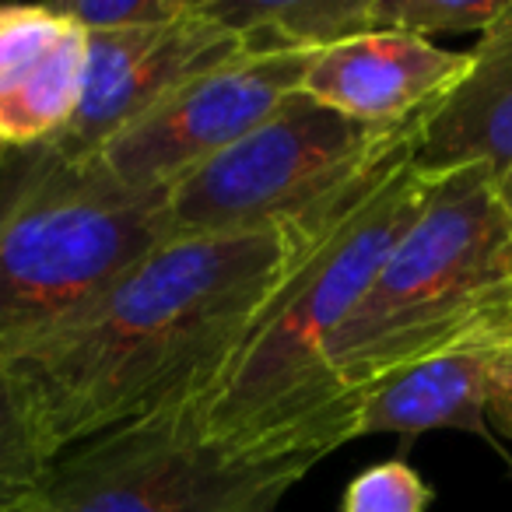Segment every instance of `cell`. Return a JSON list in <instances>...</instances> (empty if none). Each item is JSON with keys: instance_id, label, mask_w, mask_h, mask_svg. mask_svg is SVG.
<instances>
[{"instance_id": "20", "label": "cell", "mask_w": 512, "mask_h": 512, "mask_svg": "<svg viewBox=\"0 0 512 512\" xmlns=\"http://www.w3.org/2000/svg\"><path fill=\"white\" fill-rule=\"evenodd\" d=\"M4 158H8V148H4V144H0V162H4Z\"/></svg>"}, {"instance_id": "12", "label": "cell", "mask_w": 512, "mask_h": 512, "mask_svg": "<svg viewBox=\"0 0 512 512\" xmlns=\"http://www.w3.org/2000/svg\"><path fill=\"white\" fill-rule=\"evenodd\" d=\"M463 81L432 109L414 162L446 172L481 165L495 190L512 186V0L481 32Z\"/></svg>"}, {"instance_id": "14", "label": "cell", "mask_w": 512, "mask_h": 512, "mask_svg": "<svg viewBox=\"0 0 512 512\" xmlns=\"http://www.w3.org/2000/svg\"><path fill=\"white\" fill-rule=\"evenodd\" d=\"M53 460L32 432L18 390L0 362V512H39Z\"/></svg>"}, {"instance_id": "3", "label": "cell", "mask_w": 512, "mask_h": 512, "mask_svg": "<svg viewBox=\"0 0 512 512\" xmlns=\"http://www.w3.org/2000/svg\"><path fill=\"white\" fill-rule=\"evenodd\" d=\"M488 334H512V214L491 172L460 165L435 176L428 204L330 337L327 369L344 390H362Z\"/></svg>"}, {"instance_id": "1", "label": "cell", "mask_w": 512, "mask_h": 512, "mask_svg": "<svg viewBox=\"0 0 512 512\" xmlns=\"http://www.w3.org/2000/svg\"><path fill=\"white\" fill-rule=\"evenodd\" d=\"M292 232L169 239L39 341L0 358L50 460L204 400L274 292Z\"/></svg>"}, {"instance_id": "18", "label": "cell", "mask_w": 512, "mask_h": 512, "mask_svg": "<svg viewBox=\"0 0 512 512\" xmlns=\"http://www.w3.org/2000/svg\"><path fill=\"white\" fill-rule=\"evenodd\" d=\"M488 421H491V428L512 446V348H509V355H505L502 369H498V383H495V397H491Z\"/></svg>"}, {"instance_id": "2", "label": "cell", "mask_w": 512, "mask_h": 512, "mask_svg": "<svg viewBox=\"0 0 512 512\" xmlns=\"http://www.w3.org/2000/svg\"><path fill=\"white\" fill-rule=\"evenodd\" d=\"M418 141L390 155L348 197L295 235L288 267L249 323L214 390L200 400L218 439H358V393L327 369V344L432 197L439 172L414 162Z\"/></svg>"}, {"instance_id": "7", "label": "cell", "mask_w": 512, "mask_h": 512, "mask_svg": "<svg viewBox=\"0 0 512 512\" xmlns=\"http://www.w3.org/2000/svg\"><path fill=\"white\" fill-rule=\"evenodd\" d=\"M309 53H239L186 81L151 113L113 137L99 162L137 193H165L256 130L302 88Z\"/></svg>"}, {"instance_id": "19", "label": "cell", "mask_w": 512, "mask_h": 512, "mask_svg": "<svg viewBox=\"0 0 512 512\" xmlns=\"http://www.w3.org/2000/svg\"><path fill=\"white\" fill-rule=\"evenodd\" d=\"M498 197H502V204L509 207V214H512V186L509 190H498Z\"/></svg>"}, {"instance_id": "5", "label": "cell", "mask_w": 512, "mask_h": 512, "mask_svg": "<svg viewBox=\"0 0 512 512\" xmlns=\"http://www.w3.org/2000/svg\"><path fill=\"white\" fill-rule=\"evenodd\" d=\"M334 449L323 439H218L193 400L57 456L39 512H274Z\"/></svg>"}, {"instance_id": "9", "label": "cell", "mask_w": 512, "mask_h": 512, "mask_svg": "<svg viewBox=\"0 0 512 512\" xmlns=\"http://www.w3.org/2000/svg\"><path fill=\"white\" fill-rule=\"evenodd\" d=\"M470 67V53L407 32H362L309 53L302 88L309 99L369 127H400L428 116Z\"/></svg>"}, {"instance_id": "4", "label": "cell", "mask_w": 512, "mask_h": 512, "mask_svg": "<svg viewBox=\"0 0 512 512\" xmlns=\"http://www.w3.org/2000/svg\"><path fill=\"white\" fill-rule=\"evenodd\" d=\"M169 242L165 193H137L57 144L0 162V358L39 341Z\"/></svg>"}, {"instance_id": "13", "label": "cell", "mask_w": 512, "mask_h": 512, "mask_svg": "<svg viewBox=\"0 0 512 512\" xmlns=\"http://www.w3.org/2000/svg\"><path fill=\"white\" fill-rule=\"evenodd\" d=\"M246 53H320L372 25V0H200Z\"/></svg>"}, {"instance_id": "6", "label": "cell", "mask_w": 512, "mask_h": 512, "mask_svg": "<svg viewBox=\"0 0 512 512\" xmlns=\"http://www.w3.org/2000/svg\"><path fill=\"white\" fill-rule=\"evenodd\" d=\"M428 116L400 127H369L306 92L288 95L242 141L165 190V235L285 232L320 218L386 158L418 141Z\"/></svg>"}, {"instance_id": "10", "label": "cell", "mask_w": 512, "mask_h": 512, "mask_svg": "<svg viewBox=\"0 0 512 512\" xmlns=\"http://www.w3.org/2000/svg\"><path fill=\"white\" fill-rule=\"evenodd\" d=\"M88 36L53 4H0V144H50L81 99Z\"/></svg>"}, {"instance_id": "8", "label": "cell", "mask_w": 512, "mask_h": 512, "mask_svg": "<svg viewBox=\"0 0 512 512\" xmlns=\"http://www.w3.org/2000/svg\"><path fill=\"white\" fill-rule=\"evenodd\" d=\"M242 39L204 15L200 0L190 15L169 25L130 32H95L85 46L81 99L57 148L67 155H99L120 130L169 99L176 88L235 60Z\"/></svg>"}, {"instance_id": "11", "label": "cell", "mask_w": 512, "mask_h": 512, "mask_svg": "<svg viewBox=\"0 0 512 512\" xmlns=\"http://www.w3.org/2000/svg\"><path fill=\"white\" fill-rule=\"evenodd\" d=\"M512 348V334H488L407 362L372 379L358 393V439L362 435L453 432L491 435V397L498 369Z\"/></svg>"}, {"instance_id": "16", "label": "cell", "mask_w": 512, "mask_h": 512, "mask_svg": "<svg viewBox=\"0 0 512 512\" xmlns=\"http://www.w3.org/2000/svg\"><path fill=\"white\" fill-rule=\"evenodd\" d=\"M435 491L407 460H383L358 470L341 512H428Z\"/></svg>"}, {"instance_id": "15", "label": "cell", "mask_w": 512, "mask_h": 512, "mask_svg": "<svg viewBox=\"0 0 512 512\" xmlns=\"http://www.w3.org/2000/svg\"><path fill=\"white\" fill-rule=\"evenodd\" d=\"M502 8L505 0H372V25L435 43V36H481Z\"/></svg>"}, {"instance_id": "17", "label": "cell", "mask_w": 512, "mask_h": 512, "mask_svg": "<svg viewBox=\"0 0 512 512\" xmlns=\"http://www.w3.org/2000/svg\"><path fill=\"white\" fill-rule=\"evenodd\" d=\"M197 0H53V8L78 25L85 36L95 32H130L169 25L190 15Z\"/></svg>"}]
</instances>
